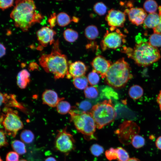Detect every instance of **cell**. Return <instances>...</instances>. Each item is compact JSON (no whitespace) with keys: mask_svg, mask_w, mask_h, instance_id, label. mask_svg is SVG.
I'll use <instances>...</instances> for the list:
<instances>
[{"mask_svg":"<svg viewBox=\"0 0 161 161\" xmlns=\"http://www.w3.org/2000/svg\"><path fill=\"white\" fill-rule=\"evenodd\" d=\"M10 13L16 27L23 32L28 31L32 26L40 23L44 16L36 10L34 1L32 0H17Z\"/></svg>","mask_w":161,"mask_h":161,"instance_id":"1","label":"cell"},{"mask_svg":"<svg viewBox=\"0 0 161 161\" xmlns=\"http://www.w3.org/2000/svg\"><path fill=\"white\" fill-rule=\"evenodd\" d=\"M38 61L46 72L53 74L55 79L63 78L69 75V64L66 56L59 48L58 39L53 44L51 53L42 55Z\"/></svg>","mask_w":161,"mask_h":161,"instance_id":"2","label":"cell"},{"mask_svg":"<svg viewBox=\"0 0 161 161\" xmlns=\"http://www.w3.org/2000/svg\"><path fill=\"white\" fill-rule=\"evenodd\" d=\"M122 52L140 66H149L158 61L161 57L157 48L151 46L148 42L141 41H138L133 48L123 47Z\"/></svg>","mask_w":161,"mask_h":161,"instance_id":"3","label":"cell"},{"mask_svg":"<svg viewBox=\"0 0 161 161\" xmlns=\"http://www.w3.org/2000/svg\"><path fill=\"white\" fill-rule=\"evenodd\" d=\"M131 67L124 58L112 63L106 74L105 82L116 89L124 87L133 77Z\"/></svg>","mask_w":161,"mask_h":161,"instance_id":"4","label":"cell"},{"mask_svg":"<svg viewBox=\"0 0 161 161\" xmlns=\"http://www.w3.org/2000/svg\"><path fill=\"white\" fill-rule=\"evenodd\" d=\"M69 113L76 129L86 139L95 138L94 134L96 126L90 112H81L74 106Z\"/></svg>","mask_w":161,"mask_h":161,"instance_id":"5","label":"cell"},{"mask_svg":"<svg viewBox=\"0 0 161 161\" xmlns=\"http://www.w3.org/2000/svg\"><path fill=\"white\" fill-rule=\"evenodd\" d=\"M90 113L98 129L112 122L117 115L112 100H106L93 106Z\"/></svg>","mask_w":161,"mask_h":161,"instance_id":"6","label":"cell"},{"mask_svg":"<svg viewBox=\"0 0 161 161\" xmlns=\"http://www.w3.org/2000/svg\"><path fill=\"white\" fill-rule=\"evenodd\" d=\"M5 114H2L0 118L5 132L9 135L15 137L18 131L23 127V123L17 111L8 107L3 109Z\"/></svg>","mask_w":161,"mask_h":161,"instance_id":"7","label":"cell"},{"mask_svg":"<svg viewBox=\"0 0 161 161\" xmlns=\"http://www.w3.org/2000/svg\"><path fill=\"white\" fill-rule=\"evenodd\" d=\"M126 36L118 29H116L115 31L107 30L100 43L102 50L115 49L121 47L126 41Z\"/></svg>","mask_w":161,"mask_h":161,"instance_id":"8","label":"cell"},{"mask_svg":"<svg viewBox=\"0 0 161 161\" xmlns=\"http://www.w3.org/2000/svg\"><path fill=\"white\" fill-rule=\"evenodd\" d=\"M75 140L73 136L66 131V128L58 131L55 140L56 148L65 154L69 153L75 148Z\"/></svg>","mask_w":161,"mask_h":161,"instance_id":"9","label":"cell"},{"mask_svg":"<svg viewBox=\"0 0 161 161\" xmlns=\"http://www.w3.org/2000/svg\"><path fill=\"white\" fill-rule=\"evenodd\" d=\"M126 15L124 12L113 8L108 11L105 20L110 27V31H114L117 27H123L126 20Z\"/></svg>","mask_w":161,"mask_h":161,"instance_id":"10","label":"cell"},{"mask_svg":"<svg viewBox=\"0 0 161 161\" xmlns=\"http://www.w3.org/2000/svg\"><path fill=\"white\" fill-rule=\"evenodd\" d=\"M56 34L55 31L48 26L43 27L39 30L36 35L41 46L45 47L48 44H53L55 42L54 37Z\"/></svg>","mask_w":161,"mask_h":161,"instance_id":"11","label":"cell"},{"mask_svg":"<svg viewBox=\"0 0 161 161\" xmlns=\"http://www.w3.org/2000/svg\"><path fill=\"white\" fill-rule=\"evenodd\" d=\"M112 64L110 61L100 55L95 57L91 63L93 69L99 74L102 78H105Z\"/></svg>","mask_w":161,"mask_h":161,"instance_id":"12","label":"cell"},{"mask_svg":"<svg viewBox=\"0 0 161 161\" xmlns=\"http://www.w3.org/2000/svg\"><path fill=\"white\" fill-rule=\"evenodd\" d=\"M125 13L128 16L131 22L136 26L142 24L147 16L145 11L141 8L131 7L126 9Z\"/></svg>","mask_w":161,"mask_h":161,"instance_id":"13","label":"cell"},{"mask_svg":"<svg viewBox=\"0 0 161 161\" xmlns=\"http://www.w3.org/2000/svg\"><path fill=\"white\" fill-rule=\"evenodd\" d=\"M87 69V66L81 61H76L71 63L69 64V74L66 77L70 79L71 77L73 78L84 75Z\"/></svg>","mask_w":161,"mask_h":161,"instance_id":"14","label":"cell"},{"mask_svg":"<svg viewBox=\"0 0 161 161\" xmlns=\"http://www.w3.org/2000/svg\"><path fill=\"white\" fill-rule=\"evenodd\" d=\"M64 99L59 97L57 93L51 89L45 90L42 95L43 103L52 107H56L59 102Z\"/></svg>","mask_w":161,"mask_h":161,"instance_id":"15","label":"cell"},{"mask_svg":"<svg viewBox=\"0 0 161 161\" xmlns=\"http://www.w3.org/2000/svg\"><path fill=\"white\" fill-rule=\"evenodd\" d=\"M16 79L18 86L21 89H24L30 82V74L26 69H22L18 73Z\"/></svg>","mask_w":161,"mask_h":161,"instance_id":"16","label":"cell"},{"mask_svg":"<svg viewBox=\"0 0 161 161\" xmlns=\"http://www.w3.org/2000/svg\"><path fill=\"white\" fill-rule=\"evenodd\" d=\"M160 21L159 14L156 12L149 13L144 21L143 26L145 28L154 29L158 26Z\"/></svg>","mask_w":161,"mask_h":161,"instance_id":"17","label":"cell"},{"mask_svg":"<svg viewBox=\"0 0 161 161\" xmlns=\"http://www.w3.org/2000/svg\"><path fill=\"white\" fill-rule=\"evenodd\" d=\"M100 95L102 97L108 100H116L118 99L117 93L111 87L108 86H105L101 90Z\"/></svg>","mask_w":161,"mask_h":161,"instance_id":"18","label":"cell"},{"mask_svg":"<svg viewBox=\"0 0 161 161\" xmlns=\"http://www.w3.org/2000/svg\"><path fill=\"white\" fill-rule=\"evenodd\" d=\"M99 34L97 27L94 25H89L86 27L84 30V35L89 40H93L96 39Z\"/></svg>","mask_w":161,"mask_h":161,"instance_id":"19","label":"cell"},{"mask_svg":"<svg viewBox=\"0 0 161 161\" xmlns=\"http://www.w3.org/2000/svg\"><path fill=\"white\" fill-rule=\"evenodd\" d=\"M57 23L60 27H65L72 21V18L67 13L61 12L58 13L56 17Z\"/></svg>","mask_w":161,"mask_h":161,"instance_id":"20","label":"cell"},{"mask_svg":"<svg viewBox=\"0 0 161 161\" xmlns=\"http://www.w3.org/2000/svg\"><path fill=\"white\" fill-rule=\"evenodd\" d=\"M143 94V88L138 85H134L131 86L129 89V95L131 98L134 100H137L140 98Z\"/></svg>","mask_w":161,"mask_h":161,"instance_id":"21","label":"cell"},{"mask_svg":"<svg viewBox=\"0 0 161 161\" xmlns=\"http://www.w3.org/2000/svg\"><path fill=\"white\" fill-rule=\"evenodd\" d=\"M88 82L87 77L85 75L73 78L74 86L79 89H85L88 87Z\"/></svg>","mask_w":161,"mask_h":161,"instance_id":"22","label":"cell"},{"mask_svg":"<svg viewBox=\"0 0 161 161\" xmlns=\"http://www.w3.org/2000/svg\"><path fill=\"white\" fill-rule=\"evenodd\" d=\"M63 34L65 40L70 43L75 41L78 39L79 36L77 31L70 28L65 30Z\"/></svg>","mask_w":161,"mask_h":161,"instance_id":"23","label":"cell"},{"mask_svg":"<svg viewBox=\"0 0 161 161\" xmlns=\"http://www.w3.org/2000/svg\"><path fill=\"white\" fill-rule=\"evenodd\" d=\"M11 146L14 151L19 155L26 153L27 150L24 143L18 140H15L11 143Z\"/></svg>","mask_w":161,"mask_h":161,"instance_id":"24","label":"cell"},{"mask_svg":"<svg viewBox=\"0 0 161 161\" xmlns=\"http://www.w3.org/2000/svg\"><path fill=\"white\" fill-rule=\"evenodd\" d=\"M56 107L58 112L61 114H65L69 113L71 108L69 102L63 100L60 101Z\"/></svg>","mask_w":161,"mask_h":161,"instance_id":"25","label":"cell"},{"mask_svg":"<svg viewBox=\"0 0 161 161\" xmlns=\"http://www.w3.org/2000/svg\"><path fill=\"white\" fill-rule=\"evenodd\" d=\"M20 137L22 141L24 143L29 144L32 143L34 139V135L30 130L25 129L21 132Z\"/></svg>","mask_w":161,"mask_h":161,"instance_id":"26","label":"cell"},{"mask_svg":"<svg viewBox=\"0 0 161 161\" xmlns=\"http://www.w3.org/2000/svg\"><path fill=\"white\" fill-rule=\"evenodd\" d=\"M145 10L149 13H155L158 8L157 2L153 0L146 1L143 4Z\"/></svg>","mask_w":161,"mask_h":161,"instance_id":"27","label":"cell"},{"mask_svg":"<svg viewBox=\"0 0 161 161\" xmlns=\"http://www.w3.org/2000/svg\"><path fill=\"white\" fill-rule=\"evenodd\" d=\"M84 93L85 97L89 99H93L96 98L99 93L97 87L94 86L87 87L84 90Z\"/></svg>","mask_w":161,"mask_h":161,"instance_id":"28","label":"cell"},{"mask_svg":"<svg viewBox=\"0 0 161 161\" xmlns=\"http://www.w3.org/2000/svg\"><path fill=\"white\" fill-rule=\"evenodd\" d=\"M131 143L134 148L138 149L142 147L144 145L145 140L142 136L136 134L132 137Z\"/></svg>","mask_w":161,"mask_h":161,"instance_id":"29","label":"cell"},{"mask_svg":"<svg viewBox=\"0 0 161 161\" xmlns=\"http://www.w3.org/2000/svg\"><path fill=\"white\" fill-rule=\"evenodd\" d=\"M149 43L152 46L157 47L161 46V33H154L149 37Z\"/></svg>","mask_w":161,"mask_h":161,"instance_id":"30","label":"cell"},{"mask_svg":"<svg viewBox=\"0 0 161 161\" xmlns=\"http://www.w3.org/2000/svg\"><path fill=\"white\" fill-rule=\"evenodd\" d=\"M93 10L100 16L105 15L107 10V7L103 2H98L95 3L93 6Z\"/></svg>","mask_w":161,"mask_h":161,"instance_id":"31","label":"cell"},{"mask_svg":"<svg viewBox=\"0 0 161 161\" xmlns=\"http://www.w3.org/2000/svg\"><path fill=\"white\" fill-rule=\"evenodd\" d=\"M76 108L79 111L84 112H89L91 110L92 107L91 102L88 100H84L76 103Z\"/></svg>","mask_w":161,"mask_h":161,"instance_id":"32","label":"cell"},{"mask_svg":"<svg viewBox=\"0 0 161 161\" xmlns=\"http://www.w3.org/2000/svg\"><path fill=\"white\" fill-rule=\"evenodd\" d=\"M87 78L89 83L92 86L97 84L100 80L98 73L94 69L88 74Z\"/></svg>","mask_w":161,"mask_h":161,"instance_id":"33","label":"cell"},{"mask_svg":"<svg viewBox=\"0 0 161 161\" xmlns=\"http://www.w3.org/2000/svg\"><path fill=\"white\" fill-rule=\"evenodd\" d=\"M118 161H127L129 159L128 152L122 147L116 148Z\"/></svg>","mask_w":161,"mask_h":161,"instance_id":"34","label":"cell"},{"mask_svg":"<svg viewBox=\"0 0 161 161\" xmlns=\"http://www.w3.org/2000/svg\"><path fill=\"white\" fill-rule=\"evenodd\" d=\"M90 151L93 155L96 157H98L103 153L104 149L103 146L100 145L94 144L91 146Z\"/></svg>","mask_w":161,"mask_h":161,"instance_id":"35","label":"cell"},{"mask_svg":"<svg viewBox=\"0 0 161 161\" xmlns=\"http://www.w3.org/2000/svg\"><path fill=\"white\" fill-rule=\"evenodd\" d=\"M105 155L109 161L117 159V154L116 148H111L106 151Z\"/></svg>","mask_w":161,"mask_h":161,"instance_id":"36","label":"cell"},{"mask_svg":"<svg viewBox=\"0 0 161 161\" xmlns=\"http://www.w3.org/2000/svg\"><path fill=\"white\" fill-rule=\"evenodd\" d=\"M19 154L14 151L8 152L6 157V161H19Z\"/></svg>","mask_w":161,"mask_h":161,"instance_id":"37","label":"cell"},{"mask_svg":"<svg viewBox=\"0 0 161 161\" xmlns=\"http://www.w3.org/2000/svg\"><path fill=\"white\" fill-rule=\"evenodd\" d=\"M13 0H2L0 1V7L2 10L13 6Z\"/></svg>","mask_w":161,"mask_h":161,"instance_id":"38","label":"cell"},{"mask_svg":"<svg viewBox=\"0 0 161 161\" xmlns=\"http://www.w3.org/2000/svg\"><path fill=\"white\" fill-rule=\"evenodd\" d=\"M0 136V147L7 146L8 145V144L6 138V133L3 130H1Z\"/></svg>","mask_w":161,"mask_h":161,"instance_id":"39","label":"cell"},{"mask_svg":"<svg viewBox=\"0 0 161 161\" xmlns=\"http://www.w3.org/2000/svg\"><path fill=\"white\" fill-rule=\"evenodd\" d=\"M56 17L55 13H54L51 15L50 17L48 20V22L49 23L50 28L52 29L55 26L57 23Z\"/></svg>","mask_w":161,"mask_h":161,"instance_id":"40","label":"cell"},{"mask_svg":"<svg viewBox=\"0 0 161 161\" xmlns=\"http://www.w3.org/2000/svg\"><path fill=\"white\" fill-rule=\"evenodd\" d=\"M158 10L160 18V23L158 26L153 29V30L154 33H161V5L159 7Z\"/></svg>","mask_w":161,"mask_h":161,"instance_id":"41","label":"cell"},{"mask_svg":"<svg viewBox=\"0 0 161 161\" xmlns=\"http://www.w3.org/2000/svg\"><path fill=\"white\" fill-rule=\"evenodd\" d=\"M0 57L1 58L5 54L6 48L1 43L0 44Z\"/></svg>","mask_w":161,"mask_h":161,"instance_id":"42","label":"cell"},{"mask_svg":"<svg viewBox=\"0 0 161 161\" xmlns=\"http://www.w3.org/2000/svg\"><path fill=\"white\" fill-rule=\"evenodd\" d=\"M156 147L159 149L161 150V136L159 137L155 141Z\"/></svg>","mask_w":161,"mask_h":161,"instance_id":"43","label":"cell"},{"mask_svg":"<svg viewBox=\"0 0 161 161\" xmlns=\"http://www.w3.org/2000/svg\"><path fill=\"white\" fill-rule=\"evenodd\" d=\"M157 101L161 111V90L160 91L157 98Z\"/></svg>","mask_w":161,"mask_h":161,"instance_id":"44","label":"cell"},{"mask_svg":"<svg viewBox=\"0 0 161 161\" xmlns=\"http://www.w3.org/2000/svg\"><path fill=\"white\" fill-rule=\"evenodd\" d=\"M44 161H57L56 159L53 157H49L47 158Z\"/></svg>","mask_w":161,"mask_h":161,"instance_id":"45","label":"cell"},{"mask_svg":"<svg viewBox=\"0 0 161 161\" xmlns=\"http://www.w3.org/2000/svg\"><path fill=\"white\" fill-rule=\"evenodd\" d=\"M127 161H140L138 159L135 158H131L129 159Z\"/></svg>","mask_w":161,"mask_h":161,"instance_id":"46","label":"cell"},{"mask_svg":"<svg viewBox=\"0 0 161 161\" xmlns=\"http://www.w3.org/2000/svg\"><path fill=\"white\" fill-rule=\"evenodd\" d=\"M19 161H27L25 159H21V160H19Z\"/></svg>","mask_w":161,"mask_h":161,"instance_id":"47","label":"cell"},{"mask_svg":"<svg viewBox=\"0 0 161 161\" xmlns=\"http://www.w3.org/2000/svg\"><path fill=\"white\" fill-rule=\"evenodd\" d=\"M0 161H3L2 159H1V157H0Z\"/></svg>","mask_w":161,"mask_h":161,"instance_id":"48","label":"cell"},{"mask_svg":"<svg viewBox=\"0 0 161 161\" xmlns=\"http://www.w3.org/2000/svg\"></svg>","mask_w":161,"mask_h":161,"instance_id":"49","label":"cell"}]
</instances>
